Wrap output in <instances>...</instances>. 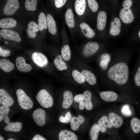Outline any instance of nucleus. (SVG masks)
<instances>
[{
  "instance_id": "nucleus-48",
  "label": "nucleus",
  "mask_w": 140,
  "mask_h": 140,
  "mask_svg": "<svg viewBox=\"0 0 140 140\" xmlns=\"http://www.w3.org/2000/svg\"><path fill=\"white\" fill-rule=\"evenodd\" d=\"M32 140H46V139L39 134L36 135L32 138Z\"/></svg>"
},
{
  "instance_id": "nucleus-40",
  "label": "nucleus",
  "mask_w": 140,
  "mask_h": 140,
  "mask_svg": "<svg viewBox=\"0 0 140 140\" xmlns=\"http://www.w3.org/2000/svg\"><path fill=\"white\" fill-rule=\"evenodd\" d=\"M27 26V29L32 32L36 33L39 30L38 25L34 22L32 21L29 22Z\"/></svg>"
},
{
  "instance_id": "nucleus-34",
  "label": "nucleus",
  "mask_w": 140,
  "mask_h": 140,
  "mask_svg": "<svg viewBox=\"0 0 140 140\" xmlns=\"http://www.w3.org/2000/svg\"><path fill=\"white\" fill-rule=\"evenodd\" d=\"M72 76L74 80L80 84L84 83L85 80L81 73L76 69L74 70L72 72Z\"/></svg>"
},
{
  "instance_id": "nucleus-9",
  "label": "nucleus",
  "mask_w": 140,
  "mask_h": 140,
  "mask_svg": "<svg viewBox=\"0 0 140 140\" xmlns=\"http://www.w3.org/2000/svg\"><path fill=\"white\" fill-rule=\"evenodd\" d=\"M14 103L12 97L4 89H0V103L9 107L12 106Z\"/></svg>"
},
{
  "instance_id": "nucleus-12",
  "label": "nucleus",
  "mask_w": 140,
  "mask_h": 140,
  "mask_svg": "<svg viewBox=\"0 0 140 140\" xmlns=\"http://www.w3.org/2000/svg\"><path fill=\"white\" fill-rule=\"evenodd\" d=\"M100 58L99 66L102 70L105 71L111 61V56L109 53H104L101 54Z\"/></svg>"
},
{
  "instance_id": "nucleus-14",
  "label": "nucleus",
  "mask_w": 140,
  "mask_h": 140,
  "mask_svg": "<svg viewBox=\"0 0 140 140\" xmlns=\"http://www.w3.org/2000/svg\"><path fill=\"white\" fill-rule=\"evenodd\" d=\"M101 98L107 102H112L116 101L118 95L115 92L111 91H102L99 94Z\"/></svg>"
},
{
  "instance_id": "nucleus-42",
  "label": "nucleus",
  "mask_w": 140,
  "mask_h": 140,
  "mask_svg": "<svg viewBox=\"0 0 140 140\" xmlns=\"http://www.w3.org/2000/svg\"><path fill=\"white\" fill-rule=\"evenodd\" d=\"M121 111L122 114L126 116H130L131 115V112L130 110L129 106L127 104L125 105L122 107Z\"/></svg>"
},
{
  "instance_id": "nucleus-1",
  "label": "nucleus",
  "mask_w": 140,
  "mask_h": 140,
  "mask_svg": "<svg viewBox=\"0 0 140 140\" xmlns=\"http://www.w3.org/2000/svg\"><path fill=\"white\" fill-rule=\"evenodd\" d=\"M130 55L119 53L113 55L104 76L107 80L118 85L125 84L128 81L130 76L129 62Z\"/></svg>"
},
{
  "instance_id": "nucleus-3",
  "label": "nucleus",
  "mask_w": 140,
  "mask_h": 140,
  "mask_svg": "<svg viewBox=\"0 0 140 140\" xmlns=\"http://www.w3.org/2000/svg\"><path fill=\"white\" fill-rule=\"evenodd\" d=\"M18 103L23 109L27 110L31 109L33 107L32 100L23 90L18 89L16 91Z\"/></svg>"
},
{
  "instance_id": "nucleus-51",
  "label": "nucleus",
  "mask_w": 140,
  "mask_h": 140,
  "mask_svg": "<svg viewBox=\"0 0 140 140\" xmlns=\"http://www.w3.org/2000/svg\"><path fill=\"white\" fill-rule=\"evenodd\" d=\"M15 140L13 139L10 138L8 139V140Z\"/></svg>"
},
{
  "instance_id": "nucleus-50",
  "label": "nucleus",
  "mask_w": 140,
  "mask_h": 140,
  "mask_svg": "<svg viewBox=\"0 0 140 140\" xmlns=\"http://www.w3.org/2000/svg\"><path fill=\"white\" fill-rule=\"evenodd\" d=\"M0 140H4V138L3 137L1 136H0Z\"/></svg>"
},
{
  "instance_id": "nucleus-16",
  "label": "nucleus",
  "mask_w": 140,
  "mask_h": 140,
  "mask_svg": "<svg viewBox=\"0 0 140 140\" xmlns=\"http://www.w3.org/2000/svg\"><path fill=\"white\" fill-rule=\"evenodd\" d=\"M107 16L104 11L99 12L97 19V28L99 30H102L105 27L107 22Z\"/></svg>"
},
{
  "instance_id": "nucleus-5",
  "label": "nucleus",
  "mask_w": 140,
  "mask_h": 140,
  "mask_svg": "<svg viewBox=\"0 0 140 140\" xmlns=\"http://www.w3.org/2000/svg\"><path fill=\"white\" fill-rule=\"evenodd\" d=\"M19 7L18 0H7L3 9V12L7 16L13 15Z\"/></svg>"
},
{
  "instance_id": "nucleus-23",
  "label": "nucleus",
  "mask_w": 140,
  "mask_h": 140,
  "mask_svg": "<svg viewBox=\"0 0 140 140\" xmlns=\"http://www.w3.org/2000/svg\"><path fill=\"white\" fill-rule=\"evenodd\" d=\"M83 76L85 81L90 85H93L97 82V79L94 74L91 71L86 70H83L81 72Z\"/></svg>"
},
{
  "instance_id": "nucleus-53",
  "label": "nucleus",
  "mask_w": 140,
  "mask_h": 140,
  "mask_svg": "<svg viewBox=\"0 0 140 140\" xmlns=\"http://www.w3.org/2000/svg\"><path fill=\"white\" fill-rule=\"evenodd\" d=\"M8 42L7 41H6V42H5V44H8Z\"/></svg>"
},
{
  "instance_id": "nucleus-26",
  "label": "nucleus",
  "mask_w": 140,
  "mask_h": 140,
  "mask_svg": "<svg viewBox=\"0 0 140 140\" xmlns=\"http://www.w3.org/2000/svg\"><path fill=\"white\" fill-rule=\"evenodd\" d=\"M86 6V0H76L74 9L76 13L79 15H82L84 13Z\"/></svg>"
},
{
  "instance_id": "nucleus-46",
  "label": "nucleus",
  "mask_w": 140,
  "mask_h": 140,
  "mask_svg": "<svg viewBox=\"0 0 140 140\" xmlns=\"http://www.w3.org/2000/svg\"><path fill=\"white\" fill-rule=\"evenodd\" d=\"M132 4L131 0H125L123 2L122 5L124 8H130Z\"/></svg>"
},
{
  "instance_id": "nucleus-43",
  "label": "nucleus",
  "mask_w": 140,
  "mask_h": 140,
  "mask_svg": "<svg viewBox=\"0 0 140 140\" xmlns=\"http://www.w3.org/2000/svg\"><path fill=\"white\" fill-rule=\"evenodd\" d=\"M10 51L8 50H5L0 47V55L3 57H8L11 54Z\"/></svg>"
},
{
  "instance_id": "nucleus-7",
  "label": "nucleus",
  "mask_w": 140,
  "mask_h": 140,
  "mask_svg": "<svg viewBox=\"0 0 140 140\" xmlns=\"http://www.w3.org/2000/svg\"><path fill=\"white\" fill-rule=\"evenodd\" d=\"M0 34L3 38L16 42H20L21 40L19 34L14 31L5 29L0 30Z\"/></svg>"
},
{
  "instance_id": "nucleus-39",
  "label": "nucleus",
  "mask_w": 140,
  "mask_h": 140,
  "mask_svg": "<svg viewBox=\"0 0 140 140\" xmlns=\"http://www.w3.org/2000/svg\"><path fill=\"white\" fill-rule=\"evenodd\" d=\"M65 117L61 116L59 118V121L62 123H68L70 121L72 118V115L70 112H67L66 114Z\"/></svg>"
},
{
  "instance_id": "nucleus-32",
  "label": "nucleus",
  "mask_w": 140,
  "mask_h": 140,
  "mask_svg": "<svg viewBox=\"0 0 140 140\" xmlns=\"http://www.w3.org/2000/svg\"><path fill=\"white\" fill-rule=\"evenodd\" d=\"M39 30L42 31L44 29H46L47 28L46 17L43 12H41L39 15L38 20Z\"/></svg>"
},
{
  "instance_id": "nucleus-33",
  "label": "nucleus",
  "mask_w": 140,
  "mask_h": 140,
  "mask_svg": "<svg viewBox=\"0 0 140 140\" xmlns=\"http://www.w3.org/2000/svg\"><path fill=\"white\" fill-rule=\"evenodd\" d=\"M61 55L65 60L68 61L70 60L71 57V52L70 47L68 45H65L62 48Z\"/></svg>"
},
{
  "instance_id": "nucleus-2",
  "label": "nucleus",
  "mask_w": 140,
  "mask_h": 140,
  "mask_svg": "<svg viewBox=\"0 0 140 140\" xmlns=\"http://www.w3.org/2000/svg\"><path fill=\"white\" fill-rule=\"evenodd\" d=\"M36 97L39 104L44 108H50L53 105V101L52 97L45 89H42L40 90Z\"/></svg>"
},
{
  "instance_id": "nucleus-36",
  "label": "nucleus",
  "mask_w": 140,
  "mask_h": 140,
  "mask_svg": "<svg viewBox=\"0 0 140 140\" xmlns=\"http://www.w3.org/2000/svg\"><path fill=\"white\" fill-rule=\"evenodd\" d=\"M99 131V128L98 124L95 123L93 124L90 131V136L91 140L97 139Z\"/></svg>"
},
{
  "instance_id": "nucleus-31",
  "label": "nucleus",
  "mask_w": 140,
  "mask_h": 140,
  "mask_svg": "<svg viewBox=\"0 0 140 140\" xmlns=\"http://www.w3.org/2000/svg\"><path fill=\"white\" fill-rule=\"evenodd\" d=\"M83 95L84 96L85 108L88 110H90L93 108V105L91 99V93L89 91L86 90L84 92Z\"/></svg>"
},
{
  "instance_id": "nucleus-11",
  "label": "nucleus",
  "mask_w": 140,
  "mask_h": 140,
  "mask_svg": "<svg viewBox=\"0 0 140 140\" xmlns=\"http://www.w3.org/2000/svg\"><path fill=\"white\" fill-rule=\"evenodd\" d=\"M16 67L20 71L23 72H28L32 69V67L30 64L26 63L24 58L21 57H17L16 60Z\"/></svg>"
},
{
  "instance_id": "nucleus-49",
  "label": "nucleus",
  "mask_w": 140,
  "mask_h": 140,
  "mask_svg": "<svg viewBox=\"0 0 140 140\" xmlns=\"http://www.w3.org/2000/svg\"><path fill=\"white\" fill-rule=\"evenodd\" d=\"M85 107V104L84 102H82L79 103V108L80 110H83Z\"/></svg>"
},
{
  "instance_id": "nucleus-18",
  "label": "nucleus",
  "mask_w": 140,
  "mask_h": 140,
  "mask_svg": "<svg viewBox=\"0 0 140 140\" xmlns=\"http://www.w3.org/2000/svg\"><path fill=\"white\" fill-rule=\"evenodd\" d=\"M73 100V96L72 93L69 90L65 91L63 94L62 108L64 109L69 108L72 104Z\"/></svg>"
},
{
  "instance_id": "nucleus-21",
  "label": "nucleus",
  "mask_w": 140,
  "mask_h": 140,
  "mask_svg": "<svg viewBox=\"0 0 140 140\" xmlns=\"http://www.w3.org/2000/svg\"><path fill=\"white\" fill-rule=\"evenodd\" d=\"M17 25V22L14 19L11 18H6L0 20V27L4 29L14 27Z\"/></svg>"
},
{
  "instance_id": "nucleus-25",
  "label": "nucleus",
  "mask_w": 140,
  "mask_h": 140,
  "mask_svg": "<svg viewBox=\"0 0 140 140\" xmlns=\"http://www.w3.org/2000/svg\"><path fill=\"white\" fill-rule=\"evenodd\" d=\"M22 123L20 122H9L4 128L6 131L17 132L19 131L22 128Z\"/></svg>"
},
{
  "instance_id": "nucleus-37",
  "label": "nucleus",
  "mask_w": 140,
  "mask_h": 140,
  "mask_svg": "<svg viewBox=\"0 0 140 140\" xmlns=\"http://www.w3.org/2000/svg\"><path fill=\"white\" fill-rule=\"evenodd\" d=\"M37 0H26L25 6L27 10L35 11L37 9Z\"/></svg>"
},
{
  "instance_id": "nucleus-41",
  "label": "nucleus",
  "mask_w": 140,
  "mask_h": 140,
  "mask_svg": "<svg viewBox=\"0 0 140 140\" xmlns=\"http://www.w3.org/2000/svg\"><path fill=\"white\" fill-rule=\"evenodd\" d=\"M134 79L136 85L137 86H140V66L135 74Z\"/></svg>"
},
{
  "instance_id": "nucleus-28",
  "label": "nucleus",
  "mask_w": 140,
  "mask_h": 140,
  "mask_svg": "<svg viewBox=\"0 0 140 140\" xmlns=\"http://www.w3.org/2000/svg\"><path fill=\"white\" fill-rule=\"evenodd\" d=\"M65 21L68 27L72 28L74 26V15L72 10L71 8L67 9L65 14Z\"/></svg>"
},
{
  "instance_id": "nucleus-45",
  "label": "nucleus",
  "mask_w": 140,
  "mask_h": 140,
  "mask_svg": "<svg viewBox=\"0 0 140 140\" xmlns=\"http://www.w3.org/2000/svg\"><path fill=\"white\" fill-rule=\"evenodd\" d=\"M55 5L58 8L61 7L66 3V0H54Z\"/></svg>"
},
{
  "instance_id": "nucleus-20",
  "label": "nucleus",
  "mask_w": 140,
  "mask_h": 140,
  "mask_svg": "<svg viewBox=\"0 0 140 140\" xmlns=\"http://www.w3.org/2000/svg\"><path fill=\"white\" fill-rule=\"evenodd\" d=\"M60 140H77L76 135L73 132L66 130H61L59 135Z\"/></svg>"
},
{
  "instance_id": "nucleus-38",
  "label": "nucleus",
  "mask_w": 140,
  "mask_h": 140,
  "mask_svg": "<svg viewBox=\"0 0 140 140\" xmlns=\"http://www.w3.org/2000/svg\"><path fill=\"white\" fill-rule=\"evenodd\" d=\"M89 6L92 11L95 12L97 10L99 5L95 0H87Z\"/></svg>"
},
{
  "instance_id": "nucleus-44",
  "label": "nucleus",
  "mask_w": 140,
  "mask_h": 140,
  "mask_svg": "<svg viewBox=\"0 0 140 140\" xmlns=\"http://www.w3.org/2000/svg\"><path fill=\"white\" fill-rule=\"evenodd\" d=\"M84 100V96L82 94L76 95L74 97V101L75 102L80 103Z\"/></svg>"
},
{
  "instance_id": "nucleus-6",
  "label": "nucleus",
  "mask_w": 140,
  "mask_h": 140,
  "mask_svg": "<svg viewBox=\"0 0 140 140\" xmlns=\"http://www.w3.org/2000/svg\"><path fill=\"white\" fill-rule=\"evenodd\" d=\"M46 112L44 110L41 108H38L34 110L32 114L34 121L37 125L43 126L46 123Z\"/></svg>"
},
{
  "instance_id": "nucleus-8",
  "label": "nucleus",
  "mask_w": 140,
  "mask_h": 140,
  "mask_svg": "<svg viewBox=\"0 0 140 140\" xmlns=\"http://www.w3.org/2000/svg\"><path fill=\"white\" fill-rule=\"evenodd\" d=\"M31 58L33 62L40 67H44L48 64L47 58L44 54L41 53L37 52L33 53Z\"/></svg>"
},
{
  "instance_id": "nucleus-22",
  "label": "nucleus",
  "mask_w": 140,
  "mask_h": 140,
  "mask_svg": "<svg viewBox=\"0 0 140 140\" xmlns=\"http://www.w3.org/2000/svg\"><path fill=\"white\" fill-rule=\"evenodd\" d=\"M80 27L82 33L87 38H91L95 36V34L93 30L87 23L83 22L80 24Z\"/></svg>"
},
{
  "instance_id": "nucleus-52",
  "label": "nucleus",
  "mask_w": 140,
  "mask_h": 140,
  "mask_svg": "<svg viewBox=\"0 0 140 140\" xmlns=\"http://www.w3.org/2000/svg\"><path fill=\"white\" fill-rule=\"evenodd\" d=\"M138 35H139V37L140 38V30L139 32Z\"/></svg>"
},
{
  "instance_id": "nucleus-19",
  "label": "nucleus",
  "mask_w": 140,
  "mask_h": 140,
  "mask_svg": "<svg viewBox=\"0 0 140 140\" xmlns=\"http://www.w3.org/2000/svg\"><path fill=\"white\" fill-rule=\"evenodd\" d=\"M85 121L84 117L81 115H79L77 117L75 116L73 117L70 121V125L72 129L74 131L76 130L80 126L83 124Z\"/></svg>"
},
{
  "instance_id": "nucleus-29",
  "label": "nucleus",
  "mask_w": 140,
  "mask_h": 140,
  "mask_svg": "<svg viewBox=\"0 0 140 140\" xmlns=\"http://www.w3.org/2000/svg\"><path fill=\"white\" fill-rule=\"evenodd\" d=\"M54 63L56 68L59 71H62L67 69V65L60 55H58L55 58Z\"/></svg>"
},
{
  "instance_id": "nucleus-10",
  "label": "nucleus",
  "mask_w": 140,
  "mask_h": 140,
  "mask_svg": "<svg viewBox=\"0 0 140 140\" xmlns=\"http://www.w3.org/2000/svg\"><path fill=\"white\" fill-rule=\"evenodd\" d=\"M120 16L125 23H130L134 19V16L131 10L129 8H123L121 10Z\"/></svg>"
},
{
  "instance_id": "nucleus-30",
  "label": "nucleus",
  "mask_w": 140,
  "mask_h": 140,
  "mask_svg": "<svg viewBox=\"0 0 140 140\" xmlns=\"http://www.w3.org/2000/svg\"><path fill=\"white\" fill-rule=\"evenodd\" d=\"M10 109L9 107L2 105L0 107V122L4 120V122L7 123L9 122L10 119L8 115Z\"/></svg>"
},
{
  "instance_id": "nucleus-13",
  "label": "nucleus",
  "mask_w": 140,
  "mask_h": 140,
  "mask_svg": "<svg viewBox=\"0 0 140 140\" xmlns=\"http://www.w3.org/2000/svg\"><path fill=\"white\" fill-rule=\"evenodd\" d=\"M100 131L102 133L104 132L107 128H112L113 126L110 120L106 116H104L101 118L98 122Z\"/></svg>"
},
{
  "instance_id": "nucleus-24",
  "label": "nucleus",
  "mask_w": 140,
  "mask_h": 140,
  "mask_svg": "<svg viewBox=\"0 0 140 140\" xmlns=\"http://www.w3.org/2000/svg\"><path fill=\"white\" fill-rule=\"evenodd\" d=\"M14 67L13 64L8 59H2L0 60V68L5 72H11L14 69Z\"/></svg>"
},
{
  "instance_id": "nucleus-47",
  "label": "nucleus",
  "mask_w": 140,
  "mask_h": 140,
  "mask_svg": "<svg viewBox=\"0 0 140 140\" xmlns=\"http://www.w3.org/2000/svg\"><path fill=\"white\" fill-rule=\"evenodd\" d=\"M26 33L28 36L30 38H33L36 37V32H32L27 29L26 30Z\"/></svg>"
},
{
  "instance_id": "nucleus-17",
  "label": "nucleus",
  "mask_w": 140,
  "mask_h": 140,
  "mask_svg": "<svg viewBox=\"0 0 140 140\" xmlns=\"http://www.w3.org/2000/svg\"><path fill=\"white\" fill-rule=\"evenodd\" d=\"M121 26L120 19L117 18H115L114 21L111 22V23L110 34L114 36L119 35L121 31L120 28Z\"/></svg>"
},
{
  "instance_id": "nucleus-15",
  "label": "nucleus",
  "mask_w": 140,
  "mask_h": 140,
  "mask_svg": "<svg viewBox=\"0 0 140 140\" xmlns=\"http://www.w3.org/2000/svg\"><path fill=\"white\" fill-rule=\"evenodd\" d=\"M110 121L113 127L118 128L121 126L123 122L122 118L116 113H110L108 114Z\"/></svg>"
},
{
  "instance_id": "nucleus-4",
  "label": "nucleus",
  "mask_w": 140,
  "mask_h": 140,
  "mask_svg": "<svg viewBox=\"0 0 140 140\" xmlns=\"http://www.w3.org/2000/svg\"><path fill=\"white\" fill-rule=\"evenodd\" d=\"M99 49V45L97 43L89 41L85 45L83 50V55L86 57H91L97 52Z\"/></svg>"
},
{
  "instance_id": "nucleus-27",
  "label": "nucleus",
  "mask_w": 140,
  "mask_h": 140,
  "mask_svg": "<svg viewBox=\"0 0 140 140\" xmlns=\"http://www.w3.org/2000/svg\"><path fill=\"white\" fill-rule=\"evenodd\" d=\"M47 27L49 32L52 34L57 32V28L55 22L52 16L48 14L46 16Z\"/></svg>"
},
{
  "instance_id": "nucleus-35",
  "label": "nucleus",
  "mask_w": 140,
  "mask_h": 140,
  "mask_svg": "<svg viewBox=\"0 0 140 140\" xmlns=\"http://www.w3.org/2000/svg\"><path fill=\"white\" fill-rule=\"evenodd\" d=\"M130 125L131 129L135 133L140 132V120L137 118H132L130 121Z\"/></svg>"
}]
</instances>
